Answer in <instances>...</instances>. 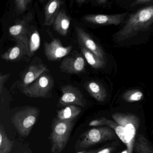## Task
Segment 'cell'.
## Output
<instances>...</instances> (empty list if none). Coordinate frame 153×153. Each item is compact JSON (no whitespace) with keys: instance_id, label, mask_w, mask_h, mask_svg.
Segmentation results:
<instances>
[{"instance_id":"obj_1","label":"cell","mask_w":153,"mask_h":153,"mask_svg":"<svg viewBox=\"0 0 153 153\" xmlns=\"http://www.w3.org/2000/svg\"><path fill=\"white\" fill-rule=\"evenodd\" d=\"M153 23V5L138 10L129 17L123 27L115 35V39L123 41L149 29Z\"/></svg>"},{"instance_id":"obj_2","label":"cell","mask_w":153,"mask_h":153,"mask_svg":"<svg viewBox=\"0 0 153 153\" xmlns=\"http://www.w3.org/2000/svg\"><path fill=\"white\" fill-rule=\"evenodd\" d=\"M73 121L57 120L53 124L51 134V153H61L66 147L73 128Z\"/></svg>"},{"instance_id":"obj_3","label":"cell","mask_w":153,"mask_h":153,"mask_svg":"<svg viewBox=\"0 0 153 153\" xmlns=\"http://www.w3.org/2000/svg\"><path fill=\"white\" fill-rule=\"evenodd\" d=\"M39 114L37 108L27 107L17 112L11 120L18 133L22 137H27L36 123Z\"/></svg>"},{"instance_id":"obj_4","label":"cell","mask_w":153,"mask_h":153,"mask_svg":"<svg viewBox=\"0 0 153 153\" xmlns=\"http://www.w3.org/2000/svg\"><path fill=\"white\" fill-rule=\"evenodd\" d=\"M117 135L113 129L108 126H102L88 130L81 136L78 146L85 148L106 140L114 139Z\"/></svg>"},{"instance_id":"obj_5","label":"cell","mask_w":153,"mask_h":153,"mask_svg":"<svg viewBox=\"0 0 153 153\" xmlns=\"http://www.w3.org/2000/svg\"><path fill=\"white\" fill-rule=\"evenodd\" d=\"M53 86V79L51 76L45 73L23 91L26 95L30 97H46Z\"/></svg>"},{"instance_id":"obj_6","label":"cell","mask_w":153,"mask_h":153,"mask_svg":"<svg viewBox=\"0 0 153 153\" xmlns=\"http://www.w3.org/2000/svg\"><path fill=\"white\" fill-rule=\"evenodd\" d=\"M61 97L59 100V103L63 106L75 105L84 107L86 102L82 92L76 87L67 85L61 88Z\"/></svg>"},{"instance_id":"obj_7","label":"cell","mask_w":153,"mask_h":153,"mask_svg":"<svg viewBox=\"0 0 153 153\" xmlns=\"http://www.w3.org/2000/svg\"><path fill=\"white\" fill-rule=\"evenodd\" d=\"M45 53L46 58L52 61L58 60L69 54L72 50L71 45L64 46L58 39H53L45 43Z\"/></svg>"},{"instance_id":"obj_8","label":"cell","mask_w":153,"mask_h":153,"mask_svg":"<svg viewBox=\"0 0 153 153\" xmlns=\"http://www.w3.org/2000/svg\"><path fill=\"white\" fill-rule=\"evenodd\" d=\"M75 29L79 45L84 46L100 59L104 60L105 54L102 49L90 36L81 27H76Z\"/></svg>"},{"instance_id":"obj_9","label":"cell","mask_w":153,"mask_h":153,"mask_svg":"<svg viewBox=\"0 0 153 153\" xmlns=\"http://www.w3.org/2000/svg\"><path fill=\"white\" fill-rule=\"evenodd\" d=\"M126 15V13L113 15L90 14L85 16L83 19L87 22L95 25H118L122 23Z\"/></svg>"},{"instance_id":"obj_10","label":"cell","mask_w":153,"mask_h":153,"mask_svg":"<svg viewBox=\"0 0 153 153\" xmlns=\"http://www.w3.org/2000/svg\"><path fill=\"white\" fill-rule=\"evenodd\" d=\"M61 71L71 74H77L85 71V63L84 58L81 56L66 57L60 65Z\"/></svg>"},{"instance_id":"obj_11","label":"cell","mask_w":153,"mask_h":153,"mask_svg":"<svg viewBox=\"0 0 153 153\" xmlns=\"http://www.w3.org/2000/svg\"><path fill=\"white\" fill-rule=\"evenodd\" d=\"M47 70V68L43 64L30 66L22 78L21 85L24 89L27 88L42 75L45 73Z\"/></svg>"},{"instance_id":"obj_12","label":"cell","mask_w":153,"mask_h":153,"mask_svg":"<svg viewBox=\"0 0 153 153\" xmlns=\"http://www.w3.org/2000/svg\"><path fill=\"white\" fill-rule=\"evenodd\" d=\"M63 3V1L59 0H51L48 1L45 8L44 25L48 26L53 25Z\"/></svg>"},{"instance_id":"obj_13","label":"cell","mask_w":153,"mask_h":153,"mask_svg":"<svg viewBox=\"0 0 153 153\" xmlns=\"http://www.w3.org/2000/svg\"><path fill=\"white\" fill-rule=\"evenodd\" d=\"M27 54V50L25 45L20 41H16V44L10 48L1 55V58L7 61H16Z\"/></svg>"},{"instance_id":"obj_14","label":"cell","mask_w":153,"mask_h":153,"mask_svg":"<svg viewBox=\"0 0 153 153\" xmlns=\"http://www.w3.org/2000/svg\"><path fill=\"white\" fill-rule=\"evenodd\" d=\"M71 18L63 9L60 10L53 22V29L62 36H66L70 25Z\"/></svg>"},{"instance_id":"obj_15","label":"cell","mask_w":153,"mask_h":153,"mask_svg":"<svg viewBox=\"0 0 153 153\" xmlns=\"http://www.w3.org/2000/svg\"><path fill=\"white\" fill-rule=\"evenodd\" d=\"M9 31L12 37L15 38L16 41L23 42L27 48L29 33L25 21H21L13 25L10 27Z\"/></svg>"},{"instance_id":"obj_16","label":"cell","mask_w":153,"mask_h":153,"mask_svg":"<svg viewBox=\"0 0 153 153\" xmlns=\"http://www.w3.org/2000/svg\"><path fill=\"white\" fill-rule=\"evenodd\" d=\"M85 87L89 94L98 102H104L106 99V90L100 83L93 80L88 81L85 83Z\"/></svg>"},{"instance_id":"obj_17","label":"cell","mask_w":153,"mask_h":153,"mask_svg":"<svg viewBox=\"0 0 153 153\" xmlns=\"http://www.w3.org/2000/svg\"><path fill=\"white\" fill-rule=\"evenodd\" d=\"M81 112L77 105H69L59 110L57 114V119L63 121H73Z\"/></svg>"},{"instance_id":"obj_18","label":"cell","mask_w":153,"mask_h":153,"mask_svg":"<svg viewBox=\"0 0 153 153\" xmlns=\"http://www.w3.org/2000/svg\"><path fill=\"white\" fill-rule=\"evenodd\" d=\"M80 48L84 58L92 68L95 69H99L104 67L105 65L104 60L100 59L84 46L80 45Z\"/></svg>"},{"instance_id":"obj_19","label":"cell","mask_w":153,"mask_h":153,"mask_svg":"<svg viewBox=\"0 0 153 153\" xmlns=\"http://www.w3.org/2000/svg\"><path fill=\"white\" fill-rule=\"evenodd\" d=\"M41 44V38L40 34L36 30H34L30 35L28 34V42L27 45V54L30 57H32L34 53L40 47Z\"/></svg>"},{"instance_id":"obj_20","label":"cell","mask_w":153,"mask_h":153,"mask_svg":"<svg viewBox=\"0 0 153 153\" xmlns=\"http://www.w3.org/2000/svg\"><path fill=\"white\" fill-rule=\"evenodd\" d=\"M134 147L137 153H153V148L142 134L136 137Z\"/></svg>"},{"instance_id":"obj_21","label":"cell","mask_w":153,"mask_h":153,"mask_svg":"<svg viewBox=\"0 0 153 153\" xmlns=\"http://www.w3.org/2000/svg\"><path fill=\"white\" fill-rule=\"evenodd\" d=\"M14 146V142L11 141L5 131L4 126L0 125V153H10Z\"/></svg>"},{"instance_id":"obj_22","label":"cell","mask_w":153,"mask_h":153,"mask_svg":"<svg viewBox=\"0 0 153 153\" xmlns=\"http://www.w3.org/2000/svg\"><path fill=\"white\" fill-rule=\"evenodd\" d=\"M143 93L139 89H133L127 91L123 94V98L128 102H138L143 98Z\"/></svg>"},{"instance_id":"obj_23","label":"cell","mask_w":153,"mask_h":153,"mask_svg":"<svg viewBox=\"0 0 153 153\" xmlns=\"http://www.w3.org/2000/svg\"><path fill=\"white\" fill-rule=\"evenodd\" d=\"M32 1V0H16L15 3L17 11L20 14L23 13L26 10L28 5Z\"/></svg>"},{"instance_id":"obj_24","label":"cell","mask_w":153,"mask_h":153,"mask_svg":"<svg viewBox=\"0 0 153 153\" xmlns=\"http://www.w3.org/2000/svg\"><path fill=\"white\" fill-rule=\"evenodd\" d=\"M9 76V74H4V75L1 74L0 75V94L1 95L2 94V92L4 90L3 89H4V84Z\"/></svg>"},{"instance_id":"obj_25","label":"cell","mask_w":153,"mask_h":153,"mask_svg":"<svg viewBox=\"0 0 153 153\" xmlns=\"http://www.w3.org/2000/svg\"><path fill=\"white\" fill-rule=\"evenodd\" d=\"M153 1H152V0H137V1H135L134 3H132V6L147 4V3L153 2Z\"/></svg>"},{"instance_id":"obj_26","label":"cell","mask_w":153,"mask_h":153,"mask_svg":"<svg viewBox=\"0 0 153 153\" xmlns=\"http://www.w3.org/2000/svg\"><path fill=\"white\" fill-rule=\"evenodd\" d=\"M114 148L112 147H107L99 151H97L96 153H111Z\"/></svg>"},{"instance_id":"obj_27","label":"cell","mask_w":153,"mask_h":153,"mask_svg":"<svg viewBox=\"0 0 153 153\" xmlns=\"http://www.w3.org/2000/svg\"><path fill=\"white\" fill-rule=\"evenodd\" d=\"M76 1L77 4H78V5L79 6V7H80V6H82L85 2H86V1H85V0H77Z\"/></svg>"},{"instance_id":"obj_28","label":"cell","mask_w":153,"mask_h":153,"mask_svg":"<svg viewBox=\"0 0 153 153\" xmlns=\"http://www.w3.org/2000/svg\"><path fill=\"white\" fill-rule=\"evenodd\" d=\"M97 150H90V151H82L80 152H77L76 153H96L97 152Z\"/></svg>"},{"instance_id":"obj_29","label":"cell","mask_w":153,"mask_h":153,"mask_svg":"<svg viewBox=\"0 0 153 153\" xmlns=\"http://www.w3.org/2000/svg\"><path fill=\"white\" fill-rule=\"evenodd\" d=\"M96 2H97V4L102 5V4H105L107 2V1L106 0H97Z\"/></svg>"},{"instance_id":"obj_30","label":"cell","mask_w":153,"mask_h":153,"mask_svg":"<svg viewBox=\"0 0 153 153\" xmlns=\"http://www.w3.org/2000/svg\"><path fill=\"white\" fill-rule=\"evenodd\" d=\"M121 153H128V151L127 149H125V150L123 151Z\"/></svg>"},{"instance_id":"obj_31","label":"cell","mask_w":153,"mask_h":153,"mask_svg":"<svg viewBox=\"0 0 153 153\" xmlns=\"http://www.w3.org/2000/svg\"><path fill=\"white\" fill-rule=\"evenodd\" d=\"M25 153H27V152H26Z\"/></svg>"}]
</instances>
